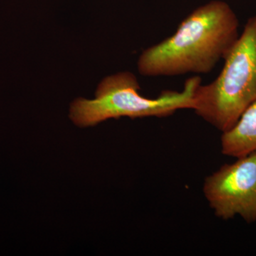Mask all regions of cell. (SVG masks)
<instances>
[{"label":"cell","instance_id":"5b68a950","mask_svg":"<svg viewBox=\"0 0 256 256\" xmlns=\"http://www.w3.org/2000/svg\"><path fill=\"white\" fill-rule=\"evenodd\" d=\"M225 156L240 158L256 151V101L242 112L236 124L220 139Z\"/></svg>","mask_w":256,"mask_h":256},{"label":"cell","instance_id":"6da1fadb","mask_svg":"<svg viewBox=\"0 0 256 256\" xmlns=\"http://www.w3.org/2000/svg\"><path fill=\"white\" fill-rule=\"evenodd\" d=\"M238 25L227 3L210 2L188 14L174 34L144 50L138 70L152 77L210 73L235 45Z\"/></svg>","mask_w":256,"mask_h":256},{"label":"cell","instance_id":"277c9868","mask_svg":"<svg viewBox=\"0 0 256 256\" xmlns=\"http://www.w3.org/2000/svg\"><path fill=\"white\" fill-rule=\"evenodd\" d=\"M210 175L203 192L210 208L222 220L239 216L256 220V151L237 158Z\"/></svg>","mask_w":256,"mask_h":256},{"label":"cell","instance_id":"3957f363","mask_svg":"<svg viewBox=\"0 0 256 256\" xmlns=\"http://www.w3.org/2000/svg\"><path fill=\"white\" fill-rule=\"evenodd\" d=\"M214 80L200 84L193 110L222 132L256 101V15L249 18Z\"/></svg>","mask_w":256,"mask_h":256},{"label":"cell","instance_id":"7a4b0ae2","mask_svg":"<svg viewBox=\"0 0 256 256\" xmlns=\"http://www.w3.org/2000/svg\"><path fill=\"white\" fill-rule=\"evenodd\" d=\"M200 76L188 79L182 92L164 90L156 98L141 96L139 82L130 72L106 77L98 86L95 99L77 98L72 102L70 118L80 128L96 126L108 119L122 117L162 118L183 109L193 110Z\"/></svg>","mask_w":256,"mask_h":256}]
</instances>
